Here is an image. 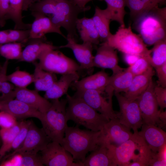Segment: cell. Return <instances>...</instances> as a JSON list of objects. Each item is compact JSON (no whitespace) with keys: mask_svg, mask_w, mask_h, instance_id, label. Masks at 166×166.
<instances>
[{"mask_svg":"<svg viewBox=\"0 0 166 166\" xmlns=\"http://www.w3.org/2000/svg\"><path fill=\"white\" fill-rule=\"evenodd\" d=\"M138 132H133L129 139L118 146L106 145L115 166H149L155 153Z\"/></svg>","mask_w":166,"mask_h":166,"instance_id":"cell-1","label":"cell"},{"mask_svg":"<svg viewBox=\"0 0 166 166\" xmlns=\"http://www.w3.org/2000/svg\"><path fill=\"white\" fill-rule=\"evenodd\" d=\"M101 131L82 129L79 126H68L61 145L72 156L74 161L83 162L87 154L100 144Z\"/></svg>","mask_w":166,"mask_h":166,"instance_id":"cell-2","label":"cell"},{"mask_svg":"<svg viewBox=\"0 0 166 166\" xmlns=\"http://www.w3.org/2000/svg\"><path fill=\"white\" fill-rule=\"evenodd\" d=\"M134 28L147 45L166 39V8L156 6L133 22Z\"/></svg>","mask_w":166,"mask_h":166,"instance_id":"cell-3","label":"cell"},{"mask_svg":"<svg viewBox=\"0 0 166 166\" xmlns=\"http://www.w3.org/2000/svg\"><path fill=\"white\" fill-rule=\"evenodd\" d=\"M68 106L66 108L67 120L77 125L82 126L89 130L98 131L102 130L110 119L99 113L82 100L68 93L66 94Z\"/></svg>","mask_w":166,"mask_h":166,"instance_id":"cell-4","label":"cell"},{"mask_svg":"<svg viewBox=\"0 0 166 166\" xmlns=\"http://www.w3.org/2000/svg\"><path fill=\"white\" fill-rule=\"evenodd\" d=\"M52 15L49 18L56 26L64 28L69 37L77 42L76 23L80 13L90 10V6L81 8L73 0H48Z\"/></svg>","mask_w":166,"mask_h":166,"instance_id":"cell-5","label":"cell"},{"mask_svg":"<svg viewBox=\"0 0 166 166\" xmlns=\"http://www.w3.org/2000/svg\"><path fill=\"white\" fill-rule=\"evenodd\" d=\"M51 105L45 113H42L39 120L42 128L52 141L61 144L68 126L66 112V99L52 100Z\"/></svg>","mask_w":166,"mask_h":166,"instance_id":"cell-6","label":"cell"},{"mask_svg":"<svg viewBox=\"0 0 166 166\" xmlns=\"http://www.w3.org/2000/svg\"><path fill=\"white\" fill-rule=\"evenodd\" d=\"M108 45L123 54H134L140 57L151 55L148 49L140 36L132 32L131 26H120L115 34H112L105 42Z\"/></svg>","mask_w":166,"mask_h":166,"instance_id":"cell-7","label":"cell"},{"mask_svg":"<svg viewBox=\"0 0 166 166\" xmlns=\"http://www.w3.org/2000/svg\"><path fill=\"white\" fill-rule=\"evenodd\" d=\"M56 49L49 48L44 50L38 59L43 69L55 74L61 75L78 73L81 70L80 65Z\"/></svg>","mask_w":166,"mask_h":166,"instance_id":"cell-8","label":"cell"},{"mask_svg":"<svg viewBox=\"0 0 166 166\" xmlns=\"http://www.w3.org/2000/svg\"><path fill=\"white\" fill-rule=\"evenodd\" d=\"M51 141L43 128L38 127L32 121L26 136L22 145L6 156L5 159L16 154H37Z\"/></svg>","mask_w":166,"mask_h":166,"instance_id":"cell-9","label":"cell"},{"mask_svg":"<svg viewBox=\"0 0 166 166\" xmlns=\"http://www.w3.org/2000/svg\"><path fill=\"white\" fill-rule=\"evenodd\" d=\"M114 94L120 107V111L117 114L120 122L132 129L134 132H138L143 121L136 100H129L120 93Z\"/></svg>","mask_w":166,"mask_h":166,"instance_id":"cell-10","label":"cell"},{"mask_svg":"<svg viewBox=\"0 0 166 166\" xmlns=\"http://www.w3.org/2000/svg\"><path fill=\"white\" fill-rule=\"evenodd\" d=\"M152 79L146 89L136 99L143 123L151 124L160 128L163 127L160 119V111L155 97Z\"/></svg>","mask_w":166,"mask_h":166,"instance_id":"cell-11","label":"cell"},{"mask_svg":"<svg viewBox=\"0 0 166 166\" xmlns=\"http://www.w3.org/2000/svg\"><path fill=\"white\" fill-rule=\"evenodd\" d=\"M42 162L47 166H83L81 162H74L72 155L59 143L51 141L41 151Z\"/></svg>","mask_w":166,"mask_h":166,"instance_id":"cell-12","label":"cell"},{"mask_svg":"<svg viewBox=\"0 0 166 166\" xmlns=\"http://www.w3.org/2000/svg\"><path fill=\"white\" fill-rule=\"evenodd\" d=\"M131 129L121 123L118 118L110 120L101 130L100 143L118 146L129 139Z\"/></svg>","mask_w":166,"mask_h":166,"instance_id":"cell-13","label":"cell"},{"mask_svg":"<svg viewBox=\"0 0 166 166\" xmlns=\"http://www.w3.org/2000/svg\"><path fill=\"white\" fill-rule=\"evenodd\" d=\"M101 92L96 90L77 91L73 96L82 100L88 105L110 120L117 118L112 103L107 101Z\"/></svg>","mask_w":166,"mask_h":166,"instance_id":"cell-14","label":"cell"},{"mask_svg":"<svg viewBox=\"0 0 166 166\" xmlns=\"http://www.w3.org/2000/svg\"><path fill=\"white\" fill-rule=\"evenodd\" d=\"M93 66L111 69L113 74L123 70L124 69L118 65L117 53L115 49L106 42L102 43L97 48L94 56Z\"/></svg>","mask_w":166,"mask_h":166,"instance_id":"cell-15","label":"cell"},{"mask_svg":"<svg viewBox=\"0 0 166 166\" xmlns=\"http://www.w3.org/2000/svg\"><path fill=\"white\" fill-rule=\"evenodd\" d=\"M66 39L67 44L58 47L59 48H68L71 49L80 64L81 70H90L93 68V45L89 42L78 44L75 40L69 37H66Z\"/></svg>","mask_w":166,"mask_h":166,"instance_id":"cell-16","label":"cell"},{"mask_svg":"<svg viewBox=\"0 0 166 166\" xmlns=\"http://www.w3.org/2000/svg\"><path fill=\"white\" fill-rule=\"evenodd\" d=\"M0 111L7 112L16 119L33 117L40 120L42 114L36 109L16 99L0 100Z\"/></svg>","mask_w":166,"mask_h":166,"instance_id":"cell-17","label":"cell"},{"mask_svg":"<svg viewBox=\"0 0 166 166\" xmlns=\"http://www.w3.org/2000/svg\"><path fill=\"white\" fill-rule=\"evenodd\" d=\"M31 14L35 19L31 25L29 39L41 38L51 33H57L66 39L60 28L55 26L49 17L38 13L31 12Z\"/></svg>","mask_w":166,"mask_h":166,"instance_id":"cell-18","label":"cell"},{"mask_svg":"<svg viewBox=\"0 0 166 166\" xmlns=\"http://www.w3.org/2000/svg\"><path fill=\"white\" fill-rule=\"evenodd\" d=\"M138 134L145 140L152 151L157 153L166 144V133L157 126L143 123Z\"/></svg>","mask_w":166,"mask_h":166,"instance_id":"cell-19","label":"cell"},{"mask_svg":"<svg viewBox=\"0 0 166 166\" xmlns=\"http://www.w3.org/2000/svg\"><path fill=\"white\" fill-rule=\"evenodd\" d=\"M37 90L16 87L15 98L36 109L42 113L46 112L51 105V102L41 96Z\"/></svg>","mask_w":166,"mask_h":166,"instance_id":"cell-20","label":"cell"},{"mask_svg":"<svg viewBox=\"0 0 166 166\" xmlns=\"http://www.w3.org/2000/svg\"><path fill=\"white\" fill-rule=\"evenodd\" d=\"M110 76L101 71L73 82L71 85L77 91L96 90L103 93L108 85Z\"/></svg>","mask_w":166,"mask_h":166,"instance_id":"cell-21","label":"cell"},{"mask_svg":"<svg viewBox=\"0 0 166 166\" xmlns=\"http://www.w3.org/2000/svg\"><path fill=\"white\" fill-rule=\"evenodd\" d=\"M26 46L22 51L20 61L33 62L38 59L40 55L45 49L58 48L46 41L45 37L40 38L30 39Z\"/></svg>","mask_w":166,"mask_h":166,"instance_id":"cell-22","label":"cell"},{"mask_svg":"<svg viewBox=\"0 0 166 166\" xmlns=\"http://www.w3.org/2000/svg\"><path fill=\"white\" fill-rule=\"evenodd\" d=\"M154 74L151 67L144 73L134 76L124 96L129 100H136L147 89Z\"/></svg>","mask_w":166,"mask_h":166,"instance_id":"cell-23","label":"cell"},{"mask_svg":"<svg viewBox=\"0 0 166 166\" xmlns=\"http://www.w3.org/2000/svg\"><path fill=\"white\" fill-rule=\"evenodd\" d=\"M79 78L78 73L62 75L58 80L55 81L44 95L46 99L51 100L59 99L65 94H67L69 86Z\"/></svg>","mask_w":166,"mask_h":166,"instance_id":"cell-24","label":"cell"},{"mask_svg":"<svg viewBox=\"0 0 166 166\" xmlns=\"http://www.w3.org/2000/svg\"><path fill=\"white\" fill-rule=\"evenodd\" d=\"M76 28L83 42H89L95 45L99 43V35L92 18L84 17L78 18Z\"/></svg>","mask_w":166,"mask_h":166,"instance_id":"cell-25","label":"cell"},{"mask_svg":"<svg viewBox=\"0 0 166 166\" xmlns=\"http://www.w3.org/2000/svg\"><path fill=\"white\" fill-rule=\"evenodd\" d=\"M92 18L99 34L100 41L103 42H106L111 34L109 30L111 20L109 11L106 8L102 10L97 6Z\"/></svg>","mask_w":166,"mask_h":166,"instance_id":"cell-26","label":"cell"},{"mask_svg":"<svg viewBox=\"0 0 166 166\" xmlns=\"http://www.w3.org/2000/svg\"><path fill=\"white\" fill-rule=\"evenodd\" d=\"M125 6L129 9L130 16L133 21L142 15L164 3L166 0H124Z\"/></svg>","mask_w":166,"mask_h":166,"instance_id":"cell-27","label":"cell"},{"mask_svg":"<svg viewBox=\"0 0 166 166\" xmlns=\"http://www.w3.org/2000/svg\"><path fill=\"white\" fill-rule=\"evenodd\" d=\"M82 163L83 166H115L108 155L106 145L103 143L92 151Z\"/></svg>","mask_w":166,"mask_h":166,"instance_id":"cell-28","label":"cell"},{"mask_svg":"<svg viewBox=\"0 0 166 166\" xmlns=\"http://www.w3.org/2000/svg\"><path fill=\"white\" fill-rule=\"evenodd\" d=\"M33 63L35 66L33 75L35 90L45 92L57 80V77L55 73L42 69L38 62L35 61Z\"/></svg>","mask_w":166,"mask_h":166,"instance_id":"cell-29","label":"cell"},{"mask_svg":"<svg viewBox=\"0 0 166 166\" xmlns=\"http://www.w3.org/2000/svg\"><path fill=\"white\" fill-rule=\"evenodd\" d=\"M134 76L127 68L110 76L108 87L114 93H125L129 87Z\"/></svg>","mask_w":166,"mask_h":166,"instance_id":"cell-30","label":"cell"},{"mask_svg":"<svg viewBox=\"0 0 166 166\" xmlns=\"http://www.w3.org/2000/svg\"><path fill=\"white\" fill-rule=\"evenodd\" d=\"M20 128V121L17 122L14 126L9 128L0 129V137L2 145L0 148V160L6 153L10 150L11 144Z\"/></svg>","mask_w":166,"mask_h":166,"instance_id":"cell-31","label":"cell"},{"mask_svg":"<svg viewBox=\"0 0 166 166\" xmlns=\"http://www.w3.org/2000/svg\"><path fill=\"white\" fill-rule=\"evenodd\" d=\"M10 10L7 19H12L15 23L14 29H30L31 24H25L22 21V12L23 0H9Z\"/></svg>","mask_w":166,"mask_h":166,"instance_id":"cell-32","label":"cell"},{"mask_svg":"<svg viewBox=\"0 0 166 166\" xmlns=\"http://www.w3.org/2000/svg\"><path fill=\"white\" fill-rule=\"evenodd\" d=\"M107 3L106 9L110 15L112 21L117 22L120 26L125 27L124 18L126 14L124 0H103Z\"/></svg>","mask_w":166,"mask_h":166,"instance_id":"cell-33","label":"cell"},{"mask_svg":"<svg viewBox=\"0 0 166 166\" xmlns=\"http://www.w3.org/2000/svg\"><path fill=\"white\" fill-rule=\"evenodd\" d=\"M151 49L150 62L152 67L155 68L166 62V39L159 41L154 45Z\"/></svg>","mask_w":166,"mask_h":166,"instance_id":"cell-34","label":"cell"},{"mask_svg":"<svg viewBox=\"0 0 166 166\" xmlns=\"http://www.w3.org/2000/svg\"><path fill=\"white\" fill-rule=\"evenodd\" d=\"M6 80L16 87L25 88L33 82L34 77L33 74L18 70L9 75H7Z\"/></svg>","mask_w":166,"mask_h":166,"instance_id":"cell-35","label":"cell"},{"mask_svg":"<svg viewBox=\"0 0 166 166\" xmlns=\"http://www.w3.org/2000/svg\"><path fill=\"white\" fill-rule=\"evenodd\" d=\"M22 43L13 42L0 45V54L7 60H19L22 53Z\"/></svg>","mask_w":166,"mask_h":166,"instance_id":"cell-36","label":"cell"},{"mask_svg":"<svg viewBox=\"0 0 166 166\" xmlns=\"http://www.w3.org/2000/svg\"><path fill=\"white\" fill-rule=\"evenodd\" d=\"M151 55L140 57L132 65L127 69L134 76L141 74L152 67L150 62Z\"/></svg>","mask_w":166,"mask_h":166,"instance_id":"cell-37","label":"cell"},{"mask_svg":"<svg viewBox=\"0 0 166 166\" xmlns=\"http://www.w3.org/2000/svg\"><path fill=\"white\" fill-rule=\"evenodd\" d=\"M32 121H20V130L14 138L10 147V150L14 151L19 148L23 143L27 135Z\"/></svg>","mask_w":166,"mask_h":166,"instance_id":"cell-38","label":"cell"},{"mask_svg":"<svg viewBox=\"0 0 166 166\" xmlns=\"http://www.w3.org/2000/svg\"><path fill=\"white\" fill-rule=\"evenodd\" d=\"M8 37L10 42L27 43L29 40L30 29L8 30Z\"/></svg>","mask_w":166,"mask_h":166,"instance_id":"cell-39","label":"cell"},{"mask_svg":"<svg viewBox=\"0 0 166 166\" xmlns=\"http://www.w3.org/2000/svg\"><path fill=\"white\" fill-rule=\"evenodd\" d=\"M14 85L6 79L2 83L0 89V100L13 99L15 98Z\"/></svg>","mask_w":166,"mask_h":166,"instance_id":"cell-40","label":"cell"},{"mask_svg":"<svg viewBox=\"0 0 166 166\" xmlns=\"http://www.w3.org/2000/svg\"><path fill=\"white\" fill-rule=\"evenodd\" d=\"M21 155L20 166H44L42 162L40 156L38 153L34 154H23Z\"/></svg>","mask_w":166,"mask_h":166,"instance_id":"cell-41","label":"cell"},{"mask_svg":"<svg viewBox=\"0 0 166 166\" xmlns=\"http://www.w3.org/2000/svg\"><path fill=\"white\" fill-rule=\"evenodd\" d=\"M166 144H164L155 153L150 161L149 166H165L166 165Z\"/></svg>","mask_w":166,"mask_h":166,"instance_id":"cell-42","label":"cell"},{"mask_svg":"<svg viewBox=\"0 0 166 166\" xmlns=\"http://www.w3.org/2000/svg\"><path fill=\"white\" fill-rule=\"evenodd\" d=\"M17 119L11 114L3 111L0 112V127L2 128H9L17 123Z\"/></svg>","mask_w":166,"mask_h":166,"instance_id":"cell-43","label":"cell"},{"mask_svg":"<svg viewBox=\"0 0 166 166\" xmlns=\"http://www.w3.org/2000/svg\"><path fill=\"white\" fill-rule=\"evenodd\" d=\"M154 93L160 111H163L166 107V88L160 85H155Z\"/></svg>","mask_w":166,"mask_h":166,"instance_id":"cell-44","label":"cell"},{"mask_svg":"<svg viewBox=\"0 0 166 166\" xmlns=\"http://www.w3.org/2000/svg\"><path fill=\"white\" fill-rule=\"evenodd\" d=\"M10 10L9 0H0V26L3 27Z\"/></svg>","mask_w":166,"mask_h":166,"instance_id":"cell-45","label":"cell"},{"mask_svg":"<svg viewBox=\"0 0 166 166\" xmlns=\"http://www.w3.org/2000/svg\"><path fill=\"white\" fill-rule=\"evenodd\" d=\"M154 68L158 78L159 85L166 88V62Z\"/></svg>","mask_w":166,"mask_h":166,"instance_id":"cell-46","label":"cell"},{"mask_svg":"<svg viewBox=\"0 0 166 166\" xmlns=\"http://www.w3.org/2000/svg\"><path fill=\"white\" fill-rule=\"evenodd\" d=\"M9 64L8 60H7L0 67V89L3 81L6 79V73Z\"/></svg>","mask_w":166,"mask_h":166,"instance_id":"cell-47","label":"cell"},{"mask_svg":"<svg viewBox=\"0 0 166 166\" xmlns=\"http://www.w3.org/2000/svg\"><path fill=\"white\" fill-rule=\"evenodd\" d=\"M123 54V58L124 61L129 66L134 64L140 57H141L134 54Z\"/></svg>","mask_w":166,"mask_h":166,"instance_id":"cell-48","label":"cell"},{"mask_svg":"<svg viewBox=\"0 0 166 166\" xmlns=\"http://www.w3.org/2000/svg\"><path fill=\"white\" fill-rule=\"evenodd\" d=\"M9 42L7 30L0 31V45Z\"/></svg>","mask_w":166,"mask_h":166,"instance_id":"cell-49","label":"cell"},{"mask_svg":"<svg viewBox=\"0 0 166 166\" xmlns=\"http://www.w3.org/2000/svg\"><path fill=\"white\" fill-rule=\"evenodd\" d=\"M39 0H23L22 11L27 10L32 5Z\"/></svg>","mask_w":166,"mask_h":166,"instance_id":"cell-50","label":"cell"},{"mask_svg":"<svg viewBox=\"0 0 166 166\" xmlns=\"http://www.w3.org/2000/svg\"><path fill=\"white\" fill-rule=\"evenodd\" d=\"M75 3L78 6L81 8L85 7L86 4L89 2L94 0H73ZM103 1V0H98Z\"/></svg>","mask_w":166,"mask_h":166,"instance_id":"cell-51","label":"cell"},{"mask_svg":"<svg viewBox=\"0 0 166 166\" xmlns=\"http://www.w3.org/2000/svg\"><path fill=\"white\" fill-rule=\"evenodd\" d=\"M0 139H1V138H0Z\"/></svg>","mask_w":166,"mask_h":166,"instance_id":"cell-52","label":"cell"}]
</instances>
